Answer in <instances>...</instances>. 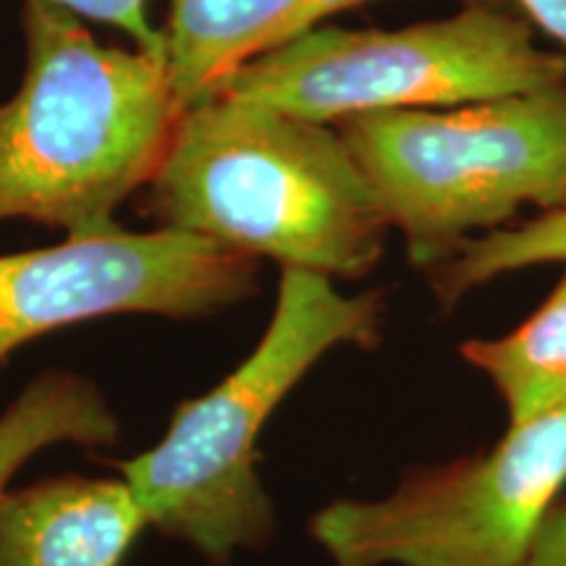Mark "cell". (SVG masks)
<instances>
[{
  "instance_id": "6da1fadb",
  "label": "cell",
  "mask_w": 566,
  "mask_h": 566,
  "mask_svg": "<svg viewBox=\"0 0 566 566\" xmlns=\"http://www.w3.org/2000/svg\"><path fill=\"white\" fill-rule=\"evenodd\" d=\"M145 208L158 229L331 281L370 273L391 233L336 126L226 92L181 111Z\"/></svg>"
},
{
  "instance_id": "7a4b0ae2",
  "label": "cell",
  "mask_w": 566,
  "mask_h": 566,
  "mask_svg": "<svg viewBox=\"0 0 566 566\" xmlns=\"http://www.w3.org/2000/svg\"><path fill=\"white\" fill-rule=\"evenodd\" d=\"M21 30L24 76L0 105V221L122 229L118 205L150 184L181 116L166 61L103 45L51 0H24Z\"/></svg>"
},
{
  "instance_id": "3957f363",
  "label": "cell",
  "mask_w": 566,
  "mask_h": 566,
  "mask_svg": "<svg viewBox=\"0 0 566 566\" xmlns=\"http://www.w3.org/2000/svg\"><path fill=\"white\" fill-rule=\"evenodd\" d=\"M384 325V292L344 294L325 275L281 271L271 323L244 363L184 401L158 446L116 462L147 525L216 566L268 546L275 509L258 472L265 422L325 354L375 349Z\"/></svg>"
},
{
  "instance_id": "277c9868",
  "label": "cell",
  "mask_w": 566,
  "mask_h": 566,
  "mask_svg": "<svg viewBox=\"0 0 566 566\" xmlns=\"http://www.w3.org/2000/svg\"><path fill=\"white\" fill-rule=\"evenodd\" d=\"M428 273L520 212L566 208V87L336 124Z\"/></svg>"
},
{
  "instance_id": "5b68a950",
  "label": "cell",
  "mask_w": 566,
  "mask_h": 566,
  "mask_svg": "<svg viewBox=\"0 0 566 566\" xmlns=\"http://www.w3.org/2000/svg\"><path fill=\"white\" fill-rule=\"evenodd\" d=\"M566 87V55L509 6L470 3L401 30L317 27L229 76L218 92L317 124ZM216 95V92H212Z\"/></svg>"
},
{
  "instance_id": "8992f818",
  "label": "cell",
  "mask_w": 566,
  "mask_h": 566,
  "mask_svg": "<svg viewBox=\"0 0 566 566\" xmlns=\"http://www.w3.org/2000/svg\"><path fill=\"white\" fill-rule=\"evenodd\" d=\"M564 491L566 405L378 499L331 501L310 535L334 566H525Z\"/></svg>"
},
{
  "instance_id": "52a82bcc",
  "label": "cell",
  "mask_w": 566,
  "mask_h": 566,
  "mask_svg": "<svg viewBox=\"0 0 566 566\" xmlns=\"http://www.w3.org/2000/svg\"><path fill=\"white\" fill-rule=\"evenodd\" d=\"M260 260L195 233L108 231L0 254V365L32 338L113 315H216L258 294Z\"/></svg>"
},
{
  "instance_id": "ba28073f",
  "label": "cell",
  "mask_w": 566,
  "mask_h": 566,
  "mask_svg": "<svg viewBox=\"0 0 566 566\" xmlns=\"http://www.w3.org/2000/svg\"><path fill=\"white\" fill-rule=\"evenodd\" d=\"M147 525L126 480L61 475L0 495V566H122Z\"/></svg>"
},
{
  "instance_id": "9c48e42d",
  "label": "cell",
  "mask_w": 566,
  "mask_h": 566,
  "mask_svg": "<svg viewBox=\"0 0 566 566\" xmlns=\"http://www.w3.org/2000/svg\"><path fill=\"white\" fill-rule=\"evenodd\" d=\"M380 0H168L163 34L181 111L212 95L247 63L323 27L336 13ZM509 6V0H462Z\"/></svg>"
},
{
  "instance_id": "30bf717a",
  "label": "cell",
  "mask_w": 566,
  "mask_h": 566,
  "mask_svg": "<svg viewBox=\"0 0 566 566\" xmlns=\"http://www.w3.org/2000/svg\"><path fill=\"white\" fill-rule=\"evenodd\" d=\"M467 365L491 380L509 424H525L566 405V265L548 300L504 336L459 346Z\"/></svg>"
},
{
  "instance_id": "8fae6325",
  "label": "cell",
  "mask_w": 566,
  "mask_h": 566,
  "mask_svg": "<svg viewBox=\"0 0 566 566\" xmlns=\"http://www.w3.org/2000/svg\"><path fill=\"white\" fill-rule=\"evenodd\" d=\"M122 424L101 386L76 373L51 370L27 384L0 415V495L34 454L51 446H113Z\"/></svg>"
},
{
  "instance_id": "7c38bea8",
  "label": "cell",
  "mask_w": 566,
  "mask_h": 566,
  "mask_svg": "<svg viewBox=\"0 0 566 566\" xmlns=\"http://www.w3.org/2000/svg\"><path fill=\"white\" fill-rule=\"evenodd\" d=\"M551 263L566 265V208L470 239L449 260L430 268L428 281L436 300L451 310L501 275Z\"/></svg>"
},
{
  "instance_id": "4fadbf2b",
  "label": "cell",
  "mask_w": 566,
  "mask_h": 566,
  "mask_svg": "<svg viewBox=\"0 0 566 566\" xmlns=\"http://www.w3.org/2000/svg\"><path fill=\"white\" fill-rule=\"evenodd\" d=\"M82 19H95L113 30L124 32L134 42L137 51L160 55L163 59V34L160 27L150 19V0H51Z\"/></svg>"
},
{
  "instance_id": "5bb4252c",
  "label": "cell",
  "mask_w": 566,
  "mask_h": 566,
  "mask_svg": "<svg viewBox=\"0 0 566 566\" xmlns=\"http://www.w3.org/2000/svg\"><path fill=\"white\" fill-rule=\"evenodd\" d=\"M525 566H566V495L548 512Z\"/></svg>"
},
{
  "instance_id": "9a60e30c",
  "label": "cell",
  "mask_w": 566,
  "mask_h": 566,
  "mask_svg": "<svg viewBox=\"0 0 566 566\" xmlns=\"http://www.w3.org/2000/svg\"><path fill=\"white\" fill-rule=\"evenodd\" d=\"M520 9L535 21L548 38H554L564 48L566 55V0H516Z\"/></svg>"
}]
</instances>
